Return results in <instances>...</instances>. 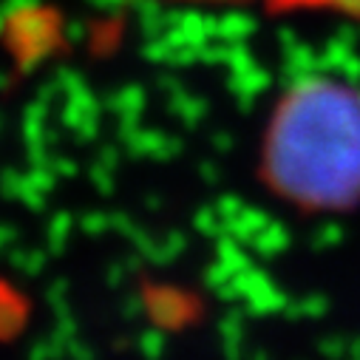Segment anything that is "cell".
Wrapping results in <instances>:
<instances>
[{"instance_id": "3957f363", "label": "cell", "mask_w": 360, "mask_h": 360, "mask_svg": "<svg viewBox=\"0 0 360 360\" xmlns=\"http://www.w3.org/2000/svg\"><path fill=\"white\" fill-rule=\"evenodd\" d=\"M188 4H236V0H188ZM266 4V0H264Z\"/></svg>"}, {"instance_id": "6da1fadb", "label": "cell", "mask_w": 360, "mask_h": 360, "mask_svg": "<svg viewBox=\"0 0 360 360\" xmlns=\"http://www.w3.org/2000/svg\"><path fill=\"white\" fill-rule=\"evenodd\" d=\"M261 173L281 199L343 210L360 199V91L332 77L301 79L276 105Z\"/></svg>"}, {"instance_id": "7a4b0ae2", "label": "cell", "mask_w": 360, "mask_h": 360, "mask_svg": "<svg viewBox=\"0 0 360 360\" xmlns=\"http://www.w3.org/2000/svg\"><path fill=\"white\" fill-rule=\"evenodd\" d=\"M269 12H332L360 20V0H266Z\"/></svg>"}]
</instances>
